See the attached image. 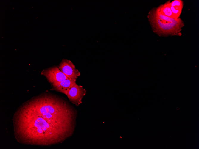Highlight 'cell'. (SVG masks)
<instances>
[{
	"mask_svg": "<svg viewBox=\"0 0 199 149\" xmlns=\"http://www.w3.org/2000/svg\"><path fill=\"white\" fill-rule=\"evenodd\" d=\"M170 2L168 1L156 9L163 15L169 17L174 18L170 8Z\"/></svg>",
	"mask_w": 199,
	"mask_h": 149,
	"instance_id": "obj_7",
	"label": "cell"
},
{
	"mask_svg": "<svg viewBox=\"0 0 199 149\" xmlns=\"http://www.w3.org/2000/svg\"><path fill=\"white\" fill-rule=\"evenodd\" d=\"M86 93V90L76 84L70 89L66 95L70 101L78 106L82 103V99Z\"/></svg>",
	"mask_w": 199,
	"mask_h": 149,
	"instance_id": "obj_5",
	"label": "cell"
},
{
	"mask_svg": "<svg viewBox=\"0 0 199 149\" xmlns=\"http://www.w3.org/2000/svg\"><path fill=\"white\" fill-rule=\"evenodd\" d=\"M58 67L60 70L69 79L77 80L80 75V73L77 69L72 62L63 59Z\"/></svg>",
	"mask_w": 199,
	"mask_h": 149,
	"instance_id": "obj_4",
	"label": "cell"
},
{
	"mask_svg": "<svg viewBox=\"0 0 199 149\" xmlns=\"http://www.w3.org/2000/svg\"><path fill=\"white\" fill-rule=\"evenodd\" d=\"M41 74L44 76L51 85L69 78L59 69L58 66H54L43 70Z\"/></svg>",
	"mask_w": 199,
	"mask_h": 149,
	"instance_id": "obj_3",
	"label": "cell"
},
{
	"mask_svg": "<svg viewBox=\"0 0 199 149\" xmlns=\"http://www.w3.org/2000/svg\"><path fill=\"white\" fill-rule=\"evenodd\" d=\"M149 16L154 32L159 35H181L180 32L184 24L180 18H174L165 16L156 9L151 10Z\"/></svg>",
	"mask_w": 199,
	"mask_h": 149,
	"instance_id": "obj_2",
	"label": "cell"
},
{
	"mask_svg": "<svg viewBox=\"0 0 199 149\" xmlns=\"http://www.w3.org/2000/svg\"><path fill=\"white\" fill-rule=\"evenodd\" d=\"M171 6L178 7L182 8L183 7V1L181 0H175L170 3Z\"/></svg>",
	"mask_w": 199,
	"mask_h": 149,
	"instance_id": "obj_8",
	"label": "cell"
},
{
	"mask_svg": "<svg viewBox=\"0 0 199 149\" xmlns=\"http://www.w3.org/2000/svg\"><path fill=\"white\" fill-rule=\"evenodd\" d=\"M77 111L63 98L46 92L23 104L14 115L19 142L49 145L61 143L75 130Z\"/></svg>",
	"mask_w": 199,
	"mask_h": 149,
	"instance_id": "obj_1",
	"label": "cell"
},
{
	"mask_svg": "<svg viewBox=\"0 0 199 149\" xmlns=\"http://www.w3.org/2000/svg\"><path fill=\"white\" fill-rule=\"evenodd\" d=\"M76 80L66 79L58 83L52 85L51 90L63 93L66 95L70 89L76 84Z\"/></svg>",
	"mask_w": 199,
	"mask_h": 149,
	"instance_id": "obj_6",
	"label": "cell"
}]
</instances>
